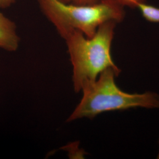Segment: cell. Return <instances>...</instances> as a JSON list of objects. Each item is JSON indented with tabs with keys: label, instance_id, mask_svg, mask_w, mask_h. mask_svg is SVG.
Listing matches in <instances>:
<instances>
[{
	"label": "cell",
	"instance_id": "4",
	"mask_svg": "<svg viewBox=\"0 0 159 159\" xmlns=\"http://www.w3.org/2000/svg\"><path fill=\"white\" fill-rule=\"evenodd\" d=\"M19 43L16 24L0 12V48L8 51H16Z\"/></svg>",
	"mask_w": 159,
	"mask_h": 159
},
{
	"label": "cell",
	"instance_id": "5",
	"mask_svg": "<svg viewBox=\"0 0 159 159\" xmlns=\"http://www.w3.org/2000/svg\"><path fill=\"white\" fill-rule=\"evenodd\" d=\"M137 7L140 9L146 20L150 22L159 23V8L146 4L144 2L139 3Z\"/></svg>",
	"mask_w": 159,
	"mask_h": 159
},
{
	"label": "cell",
	"instance_id": "3",
	"mask_svg": "<svg viewBox=\"0 0 159 159\" xmlns=\"http://www.w3.org/2000/svg\"><path fill=\"white\" fill-rule=\"evenodd\" d=\"M41 10L64 40L74 31L90 38L103 23H119L125 17L117 0H101L91 5L64 3L61 0H37Z\"/></svg>",
	"mask_w": 159,
	"mask_h": 159
},
{
	"label": "cell",
	"instance_id": "6",
	"mask_svg": "<svg viewBox=\"0 0 159 159\" xmlns=\"http://www.w3.org/2000/svg\"><path fill=\"white\" fill-rule=\"evenodd\" d=\"M64 3H70L76 5H91L96 4L99 0H61Z\"/></svg>",
	"mask_w": 159,
	"mask_h": 159
},
{
	"label": "cell",
	"instance_id": "8",
	"mask_svg": "<svg viewBox=\"0 0 159 159\" xmlns=\"http://www.w3.org/2000/svg\"><path fill=\"white\" fill-rule=\"evenodd\" d=\"M16 0H0V8H7L11 6Z\"/></svg>",
	"mask_w": 159,
	"mask_h": 159
},
{
	"label": "cell",
	"instance_id": "1",
	"mask_svg": "<svg viewBox=\"0 0 159 159\" xmlns=\"http://www.w3.org/2000/svg\"><path fill=\"white\" fill-rule=\"evenodd\" d=\"M116 23L114 21L103 23L90 38L74 31L65 39L73 66V83L75 92L81 91L84 86L95 81L108 68L121 73L111 56Z\"/></svg>",
	"mask_w": 159,
	"mask_h": 159
},
{
	"label": "cell",
	"instance_id": "7",
	"mask_svg": "<svg viewBox=\"0 0 159 159\" xmlns=\"http://www.w3.org/2000/svg\"><path fill=\"white\" fill-rule=\"evenodd\" d=\"M122 6H127L130 7H136L137 5L144 2V0H117Z\"/></svg>",
	"mask_w": 159,
	"mask_h": 159
},
{
	"label": "cell",
	"instance_id": "2",
	"mask_svg": "<svg viewBox=\"0 0 159 159\" xmlns=\"http://www.w3.org/2000/svg\"><path fill=\"white\" fill-rule=\"evenodd\" d=\"M119 73L112 68L102 73L97 79L82 89L83 97L67 121L82 118L93 119L106 111L136 107H159V95L153 92L130 94L120 90L115 82Z\"/></svg>",
	"mask_w": 159,
	"mask_h": 159
}]
</instances>
